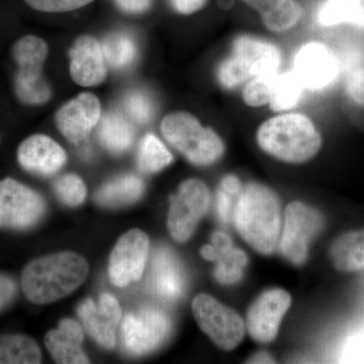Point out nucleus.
I'll list each match as a JSON object with an SVG mask.
<instances>
[{"mask_svg":"<svg viewBox=\"0 0 364 364\" xmlns=\"http://www.w3.org/2000/svg\"><path fill=\"white\" fill-rule=\"evenodd\" d=\"M97 134L102 146L114 154L126 152L135 140L133 126L117 112L105 114L98 126Z\"/></svg>","mask_w":364,"mask_h":364,"instance_id":"nucleus-26","label":"nucleus"},{"mask_svg":"<svg viewBox=\"0 0 364 364\" xmlns=\"http://www.w3.org/2000/svg\"><path fill=\"white\" fill-rule=\"evenodd\" d=\"M291 304V296L284 289H269L261 294L248 310L247 329L250 336L260 343L273 341Z\"/></svg>","mask_w":364,"mask_h":364,"instance_id":"nucleus-14","label":"nucleus"},{"mask_svg":"<svg viewBox=\"0 0 364 364\" xmlns=\"http://www.w3.org/2000/svg\"><path fill=\"white\" fill-rule=\"evenodd\" d=\"M16 291L18 289L16 282L11 277L0 273V311L4 310L14 301Z\"/></svg>","mask_w":364,"mask_h":364,"instance_id":"nucleus-37","label":"nucleus"},{"mask_svg":"<svg viewBox=\"0 0 364 364\" xmlns=\"http://www.w3.org/2000/svg\"><path fill=\"white\" fill-rule=\"evenodd\" d=\"M13 56L18 69L14 76V91L23 104L44 105L52 91L43 74L48 56V45L36 36L21 38L14 46Z\"/></svg>","mask_w":364,"mask_h":364,"instance_id":"nucleus-6","label":"nucleus"},{"mask_svg":"<svg viewBox=\"0 0 364 364\" xmlns=\"http://www.w3.org/2000/svg\"><path fill=\"white\" fill-rule=\"evenodd\" d=\"M160 129L169 145L196 166L215 164L226 149L219 134L188 112H170L162 119Z\"/></svg>","mask_w":364,"mask_h":364,"instance_id":"nucleus-5","label":"nucleus"},{"mask_svg":"<svg viewBox=\"0 0 364 364\" xmlns=\"http://www.w3.org/2000/svg\"><path fill=\"white\" fill-rule=\"evenodd\" d=\"M275 74V73H274ZM274 74L250 79L241 87V100L250 109H262L269 105Z\"/></svg>","mask_w":364,"mask_h":364,"instance_id":"nucleus-32","label":"nucleus"},{"mask_svg":"<svg viewBox=\"0 0 364 364\" xmlns=\"http://www.w3.org/2000/svg\"><path fill=\"white\" fill-rule=\"evenodd\" d=\"M83 339L80 325L72 318H63L57 329L47 333L45 344L57 363L86 364L90 363V359L81 348Z\"/></svg>","mask_w":364,"mask_h":364,"instance_id":"nucleus-20","label":"nucleus"},{"mask_svg":"<svg viewBox=\"0 0 364 364\" xmlns=\"http://www.w3.org/2000/svg\"><path fill=\"white\" fill-rule=\"evenodd\" d=\"M124 107L131 119L140 124H149L155 114L154 104L147 93L134 90L126 95Z\"/></svg>","mask_w":364,"mask_h":364,"instance_id":"nucleus-34","label":"nucleus"},{"mask_svg":"<svg viewBox=\"0 0 364 364\" xmlns=\"http://www.w3.org/2000/svg\"><path fill=\"white\" fill-rule=\"evenodd\" d=\"M171 320L161 309L147 306L124 318L122 333L124 346L135 355L157 349L170 335Z\"/></svg>","mask_w":364,"mask_h":364,"instance_id":"nucleus-12","label":"nucleus"},{"mask_svg":"<svg viewBox=\"0 0 364 364\" xmlns=\"http://www.w3.org/2000/svg\"><path fill=\"white\" fill-rule=\"evenodd\" d=\"M323 226L324 220L318 210L303 203H289L279 241L280 253L294 264H303L311 241L322 231Z\"/></svg>","mask_w":364,"mask_h":364,"instance_id":"nucleus-9","label":"nucleus"},{"mask_svg":"<svg viewBox=\"0 0 364 364\" xmlns=\"http://www.w3.org/2000/svg\"><path fill=\"white\" fill-rule=\"evenodd\" d=\"M291 69L308 92H321L336 82L342 63L336 53L324 42L308 40L294 50Z\"/></svg>","mask_w":364,"mask_h":364,"instance_id":"nucleus-7","label":"nucleus"},{"mask_svg":"<svg viewBox=\"0 0 364 364\" xmlns=\"http://www.w3.org/2000/svg\"><path fill=\"white\" fill-rule=\"evenodd\" d=\"M212 242L215 248L213 261L217 262L215 279L225 286L236 284L242 279L244 268L247 265V255L241 249L235 248L231 238L223 232H215Z\"/></svg>","mask_w":364,"mask_h":364,"instance_id":"nucleus-22","label":"nucleus"},{"mask_svg":"<svg viewBox=\"0 0 364 364\" xmlns=\"http://www.w3.org/2000/svg\"><path fill=\"white\" fill-rule=\"evenodd\" d=\"M308 93L301 79L291 69L280 70L272 77L269 109L273 112L293 111Z\"/></svg>","mask_w":364,"mask_h":364,"instance_id":"nucleus-25","label":"nucleus"},{"mask_svg":"<svg viewBox=\"0 0 364 364\" xmlns=\"http://www.w3.org/2000/svg\"><path fill=\"white\" fill-rule=\"evenodd\" d=\"M315 20L321 28L350 25L364 30V0H326Z\"/></svg>","mask_w":364,"mask_h":364,"instance_id":"nucleus-23","label":"nucleus"},{"mask_svg":"<svg viewBox=\"0 0 364 364\" xmlns=\"http://www.w3.org/2000/svg\"><path fill=\"white\" fill-rule=\"evenodd\" d=\"M102 46L105 61L116 70L128 68L135 61L136 43L127 33H112L105 38Z\"/></svg>","mask_w":364,"mask_h":364,"instance_id":"nucleus-30","label":"nucleus"},{"mask_svg":"<svg viewBox=\"0 0 364 364\" xmlns=\"http://www.w3.org/2000/svg\"><path fill=\"white\" fill-rule=\"evenodd\" d=\"M173 161V155L168 148L153 134L144 136L138 154L139 168L144 173L152 174L161 171Z\"/></svg>","mask_w":364,"mask_h":364,"instance_id":"nucleus-29","label":"nucleus"},{"mask_svg":"<svg viewBox=\"0 0 364 364\" xmlns=\"http://www.w3.org/2000/svg\"><path fill=\"white\" fill-rule=\"evenodd\" d=\"M145 184L135 174H124L104 184L97 193L95 200L97 205L105 208H117L136 202L143 195Z\"/></svg>","mask_w":364,"mask_h":364,"instance_id":"nucleus-24","label":"nucleus"},{"mask_svg":"<svg viewBox=\"0 0 364 364\" xmlns=\"http://www.w3.org/2000/svg\"><path fill=\"white\" fill-rule=\"evenodd\" d=\"M210 195L205 182L191 178L182 182L176 195L170 198L169 233L178 242H186L207 213Z\"/></svg>","mask_w":364,"mask_h":364,"instance_id":"nucleus-10","label":"nucleus"},{"mask_svg":"<svg viewBox=\"0 0 364 364\" xmlns=\"http://www.w3.org/2000/svg\"><path fill=\"white\" fill-rule=\"evenodd\" d=\"M259 16L263 26L272 33L291 32L304 18L298 0H240Z\"/></svg>","mask_w":364,"mask_h":364,"instance_id":"nucleus-19","label":"nucleus"},{"mask_svg":"<svg viewBox=\"0 0 364 364\" xmlns=\"http://www.w3.org/2000/svg\"><path fill=\"white\" fill-rule=\"evenodd\" d=\"M66 152L58 143L45 135H33L21 142L18 160L28 172L41 176H51L66 163Z\"/></svg>","mask_w":364,"mask_h":364,"instance_id":"nucleus-17","label":"nucleus"},{"mask_svg":"<svg viewBox=\"0 0 364 364\" xmlns=\"http://www.w3.org/2000/svg\"><path fill=\"white\" fill-rule=\"evenodd\" d=\"M151 263L149 284L153 293L166 301L178 299L186 282L176 256L168 249L159 248Z\"/></svg>","mask_w":364,"mask_h":364,"instance_id":"nucleus-21","label":"nucleus"},{"mask_svg":"<svg viewBox=\"0 0 364 364\" xmlns=\"http://www.w3.org/2000/svg\"><path fill=\"white\" fill-rule=\"evenodd\" d=\"M78 316L86 330L100 346L112 349L116 345V330L121 322L119 301L109 294H102L98 303L86 299L78 306Z\"/></svg>","mask_w":364,"mask_h":364,"instance_id":"nucleus-15","label":"nucleus"},{"mask_svg":"<svg viewBox=\"0 0 364 364\" xmlns=\"http://www.w3.org/2000/svg\"><path fill=\"white\" fill-rule=\"evenodd\" d=\"M331 259L340 272H352L364 268V230L341 235L333 243Z\"/></svg>","mask_w":364,"mask_h":364,"instance_id":"nucleus-27","label":"nucleus"},{"mask_svg":"<svg viewBox=\"0 0 364 364\" xmlns=\"http://www.w3.org/2000/svg\"><path fill=\"white\" fill-rule=\"evenodd\" d=\"M53 188L60 202L67 207H77L85 202L86 186L82 179L76 174L59 176L53 183Z\"/></svg>","mask_w":364,"mask_h":364,"instance_id":"nucleus-33","label":"nucleus"},{"mask_svg":"<svg viewBox=\"0 0 364 364\" xmlns=\"http://www.w3.org/2000/svg\"><path fill=\"white\" fill-rule=\"evenodd\" d=\"M46 203L37 191L16 179L0 181V228L26 230L45 214Z\"/></svg>","mask_w":364,"mask_h":364,"instance_id":"nucleus-11","label":"nucleus"},{"mask_svg":"<svg viewBox=\"0 0 364 364\" xmlns=\"http://www.w3.org/2000/svg\"><path fill=\"white\" fill-rule=\"evenodd\" d=\"M25 1L36 11L58 14L82 9L90 4L93 0H25Z\"/></svg>","mask_w":364,"mask_h":364,"instance_id":"nucleus-35","label":"nucleus"},{"mask_svg":"<svg viewBox=\"0 0 364 364\" xmlns=\"http://www.w3.org/2000/svg\"><path fill=\"white\" fill-rule=\"evenodd\" d=\"M116 2L124 13L140 14L150 9L152 0H116Z\"/></svg>","mask_w":364,"mask_h":364,"instance_id":"nucleus-39","label":"nucleus"},{"mask_svg":"<svg viewBox=\"0 0 364 364\" xmlns=\"http://www.w3.org/2000/svg\"><path fill=\"white\" fill-rule=\"evenodd\" d=\"M256 142L265 154L289 164H303L320 152L323 139L310 114L293 111L275 112L261 122Z\"/></svg>","mask_w":364,"mask_h":364,"instance_id":"nucleus-1","label":"nucleus"},{"mask_svg":"<svg viewBox=\"0 0 364 364\" xmlns=\"http://www.w3.org/2000/svg\"><path fill=\"white\" fill-rule=\"evenodd\" d=\"M233 221L251 247L264 255L272 254L279 244L282 229L279 198L264 184H246L237 202Z\"/></svg>","mask_w":364,"mask_h":364,"instance_id":"nucleus-3","label":"nucleus"},{"mask_svg":"<svg viewBox=\"0 0 364 364\" xmlns=\"http://www.w3.org/2000/svg\"><path fill=\"white\" fill-rule=\"evenodd\" d=\"M172 7L181 16H191L202 11L208 0H169Z\"/></svg>","mask_w":364,"mask_h":364,"instance_id":"nucleus-38","label":"nucleus"},{"mask_svg":"<svg viewBox=\"0 0 364 364\" xmlns=\"http://www.w3.org/2000/svg\"><path fill=\"white\" fill-rule=\"evenodd\" d=\"M251 360H252V363H272V359L264 353L258 354V355H256L255 358H253Z\"/></svg>","mask_w":364,"mask_h":364,"instance_id":"nucleus-40","label":"nucleus"},{"mask_svg":"<svg viewBox=\"0 0 364 364\" xmlns=\"http://www.w3.org/2000/svg\"><path fill=\"white\" fill-rule=\"evenodd\" d=\"M193 312L200 329L223 350H233L243 340L245 324L240 315L212 296H196Z\"/></svg>","mask_w":364,"mask_h":364,"instance_id":"nucleus-8","label":"nucleus"},{"mask_svg":"<svg viewBox=\"0 0 364 364\" xmlns=\"http://www.w3.org/2000/svg\"><path fill=\"white\" fill-rule=\"evenodd\" d=\"M345 93L352 104L364 109V66L350 71L345 83Z\"/></svg>","mask_w":364,"mask_h":364,"instance_id":"nucleus-36","label":"nucleus"},{"mask_svg":"<svg viewBox=\"0 0 364 364\" xmlns=\"http://www.w3.org/2000/svg\"><path fill=\"white\" fill-rule=\"evenodd\" d=\"M39 345L31 337L21 334L0 336V364L41 363Z\"/></svg>","mask_w":364,"mask_h":364,"instance_id":"nucleus-28","label":"nucleus"},{"mask_svg":"<svg viewBox=\"0 0 364 364\" xmlns=\"http://www.w3.org/2000/svg\"><path fill=\"white\" fill-rule=\"evenodd\" d=\"M149 253V238L141 230L133 229L117 242L109 258V272L112 284L129 286L141 279Z\"/></svg>","mask_w":364,"mask_h":364,"instance_id":"nucleus-13","label":"nucleus"},{"mask_svg":"<svg viewBox=\"0 0 364 364\" xmlns=\"http://www.w3.org/2000/svg\"><path fill=\"white\" fill-rule=\"evenodd\" d=\"M242 188L243 186L240 179L234 174H227L220 181L215 193V208L218 217L224 224L233 221L235 208Z\"/></svg>","mask_w":364,"mask_h":364,"instance_id":"nucleus-31","label":"nucleus"},{"mask_svg":"<svg viewBox=\"0 0 364 364\" xmlns=\"http://www.w3.org/2000/svg\"><path fill=\"white\" fill-rule=\"evenodd\" d=\"M70 74L74 82L90 87L100 85L107 77V61L102 46L91 36L76 40L69 51Z\"/></svg>","mask_w":364,"mask_h":364,"instance_id":"nucleus-18","label":"nucleus"},{"mask_svg":"<svg viewBox=\"0 0 364 364\" xmlns=\"http://www.w3.org/2000/svg\"><path fill=\"white\" fill-rule=\"evenodd\" d=\"M100 102L92 93H81L64 105L56 114L57 127L69 142L79 144L100 119Z\"/></svg>","mask_w":364,"mask_h":364,"instance_id":"nucleus-16","label":"nucleus"},{"mask_svg":"<svg viewBox=\"0 0 364 364\" xmlns=\"http://www.w3.org/2000/svg\"><path fill=\"white\" fill-rule=\"evenodd\" d=\"M88 264L82 256L60 252L28 263L21 274V287L33 304H51L68 296L85 282Z\"/></svg>","mask_w":364,"mask_h":364,"instance_id":"nucleus-4","label":"nucleus"},{"mask_svg":"<svg viewBox=\"0 0 364 364\" xmlns=\"http://www.w3.org/2000/svg\"><path fill=\"white\" fill-rule=\"evenodd\" d=\"M284 56L282 48L272 41L240 33L234 38L229 51L215 68V79L226 91L241 88L250 79L282 70Z\"/></svg>","mask_w":364,"mask_h":364,"instance_id":"nucleus-2","label":"nucleus"}]
</instances>
